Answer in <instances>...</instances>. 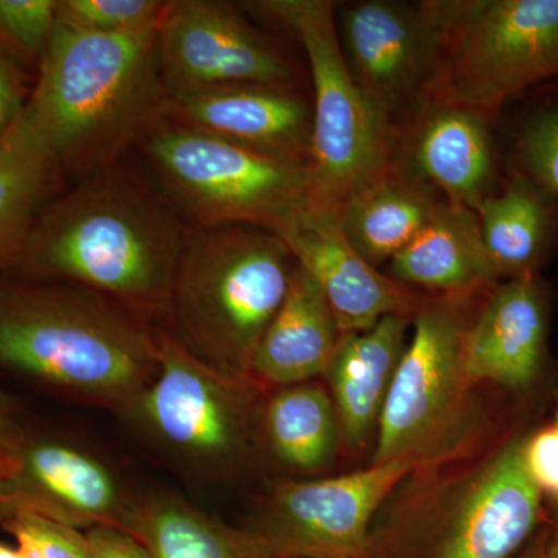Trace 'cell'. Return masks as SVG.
I'll return each mask as SVG.
<instances>
[{
	"label": "cell",
	"mask_w": 558,
	"mask_h": 558,
	"mask_svg": "<svg viewBox=\"0 0 558 558\" xmlns=\"http://www.w3.org/2000/svg\"><path fill=\"white\" fill-rule=\"evenodd\" d=\"M159 24L119 35L54 25L31 105L62 174L84 179L116 167L170 116Z\"/></svg>",
	"instance_id": "1"
},
{
	"label": "cell",
	"mask_w": 558,
	"mask_h": 558,
	"mask_svg": "<svg viewBox=\"0 0 558 558\" xmlns=\"http://www.w3.org/2000/svg\"><path fill=\"white\" fill-rule=\"evenodd\" d=\"M185 233L171 207L116 165L44 208L17 266L159 311L170 307Z\"/></svg>",
	"instance_id": "2"
},
{
	"label": "cell",
	"mask_w": 558,
	"mask_h": 558,
	"mask_svg": "<svg viewBox=\"0 0 558 558\" xmlns=\"http://www.w3.org/2000/svg\"><path fill=\"white\" fill-rule=\"evenodd\" d=\"M295 267L284 241L258 227L186 231L170 301L182 347L222 373L250 371Z\"/></svg>",
	"instance_id": "3"
},
{
	"label": "cell",
	"mask_w": 558,
	"mask_h": 558,
	"mask_svg": "<svg viewBox=\"0 0 558 558\" xmlns=\"http://www.w3.org/2000/svg\"><path fill=\"white\" fill-rule=\"evenodd\" d=\"M0 362L84 395L126 399L157 371L156 339L87 293L0 290Z\"/></svg>",
	"instance_id": "4"
},
{
	"label": "cell",
	"mask_w": 558,
	"mask_h": 558,
	"mask_svg": "<svg viewBox=\"0 0 558 558\" xmlns=\"http://www.w3.org/2000/svg\"><path fill=\"white\" fill-rule=\"evenodd\" d=\"M140 146L193 229L248 226L279 236L315 204L310 163L205 134L170 117Z\"/></svg>",
	"instance_id": "5"
},
{
	"label": "cell",
	"mask_w": 558,
	"mask_h": 558,
	"mask_svg": "<svg viewBox=\"0 0 558 558\" xmlns=\"http://www.w3.org/2000/svg\"><path fill=\"white\" fill-rule=\"evenodd\" d=\"M438 57L424 101L497 113L558 78V0H427Z\"/></svg>",
	"instance_id": "6"
},
{
	"label": "cell",
	"mask_w": 558,
	"mask_h": 558,
	"mask_svg": "<svg viewBox=\"0 0 558 558\" xmlns=\"http://www.w3.org/2000/svg\"><path fill=\"white\" fill-rule=\"evenodd\" d=\"M295 35L310 62L314 202L339 213L344 202L395 167L396 135L352 78L330 0L252 3Z\"/></svg>",
	"instance_id": "7"
},
{
	"label": "cell",
	"mask_w": 558,
	"mask_h": 558,
	"mask_svg": "<svg viewBox=\"0 0 558 558\" xmlns=\"http://www.w3.org/2000/svg\"><path fill=\"white\" fill-rule=\"evenodd\" d=\"M495 288V286H494ZM488 292V290H486ZM472 293L427 296L385 399L373 464L414 458L450 424L469 387L464 347Z\"/></svg>",
	"instance_id": "8"
},
{
	"label": "cell",
	"mask_w": 558,
	"mask_h": 558,
	"mask_svg": "<svg viewBox=\"0 0 558 558\" xmlns=\"http://www.w3.org/2000/svg\"><path fill=\"white\" fill-rule=\"evenodd\" d=\"M161 78L170 101L219 87L288 86L293 68L281 49L233 7L172 0L159 24Z\"/></svg>",
	"instance_id": "9"
},
{
	"label": "cell",
	"mask_w": 558,
	"mask_h": 558,
	"mask_svg": "<svg viewBox=\"0 0 558 558\" xmlns=\"http://www.w3.org/2000/svg\"><path fill=\"white\" fill-rule=\"evenodd\" d=\"M337 31L352 78L396 135L424 101L438 57V31L427 0L339 3Z\"/></svg>",
	"instance_id": "10"
},
{
	"label": "cell",
	"mask_w": 558,
	"mask_h": 558,
	"mask_svg": "<svg viewBox=\"0 0 558 558\" xmlns=\"http://www.w3.org/2000/svg\"><path fill=\"white\" fill-rule=\"evenodd\" d=\"M416 464L399 458L336 478L282 484L259 535L277 556L371 558L373 517Z\"/></svg>",
	"instance_id": "11"
},
{
	"label": "cell",
	"mask_w": 558,
	"mask_h": 558,
	"mask_svg": "<svg viewBox=\"0 0 558 558\" xmlns=\"http://www.w3.org/2000/svg\"><path fill=\"white\" fill-rule=\"evenodd\" d=\"M157 377L142 392V409L171 446L194 457L218 459L236 449L242 409L226 373L160 333Z\"/></svg>",
	"instance_id": "12"
},
{
	"label": "cell",
	"mask_w": 558,
	"mask_h": 558,
	"mask_svg": "<svg viewBox=\"0 0 558 558\" xmlns=\"http://www.w3.org/2000/svg\"><path fill=\"white\" fill-rule=\"evenodd\" d=\"M279 238L317 281L341 333L368 329L388 315L413 318L427 301L363 258L349 244L333 209L312 205Z\"/></svg>",
	"instance_id": "13"
},
{
	"label": "cell",
	"mask_w": 558,
	"mask_h": 558,
	"mask_svg": "<svg viewBox=\"0 0 558 558\" xmlns=\"http://www.w3.org/2000/svg\"><path fill=\"white\" fill-rule=\"evenodd\" d=\"M486 120L459 106L422 101L396 130V165L442 199L475 211L494 193V143Z\"/></svg>",
	"instance_id": "14"
},
{
	"label": "cell",
	"mask_w": 558,
	"mask_h": 558,
	"mask_svg": "<svg viewBox=\"0 0 558 558\" xmlns=\"http://www.w3.org/2000/svg\"><path fill=\"white\" fill-rule=\"evenodd\" d=\"M538 487L529 476L523 440L509 444L470 484L429 558H510L537 526Z\"/></svg>",
	"instance_id": "15"
},
{
	"label": "cell",
	"mask_w": 558,
	"mask_h": 558,
	"mask_svg": "<svg viewBox=\"0 0 558 558\" xmlns=\"http://www.w3.org/2000/svg\"><path fill=\"white\" fill-rule=\"evenodd\" d=\"M548 303L537 275L508 279L488 292L464 347L469 384L523 391L537 381L546 355Z\"/></svg>",
	"instance_id": "16"
},
{
	"label": "cell",
	"mask_w": 558,
	"mask_h": 558,
	"mask_svg": "<svg viewBox=\"0 0 558 558\" xmlns=\"http://www.w3.org/2000/svg\"><path fill=\"white\" fill-rule=\"evenodd\" d=\"M171 120L238 145L310 163L312 105L288 86L219 87L174 98Z\"/></svg>",
	"instance_id": "17"
},
{
	"label": "cell",
	"mask_w": 558,
	"mask_h": 558,
	"mask_svg": "<svg viewBox=\"0 0 558 558\" xmlns=\"http://www.w3.org/2000/svg\"><path fill=\"white\" fill-rule=\"evenodd\" d=\"M20 469L0 486V501L28 509L72 527L113 524L119 515L116 481L100 462L61 444L24 447Z\"/></svg>",
	"instance_id": "18"
},
{
	"label": "cell",
	"mask_w": 558,
	"mask_h": 558,
	"mask_svg": "<svg viewBox=\"0 0 558 558\" xmlns=\"http://www.w3.org/2000/svg\"><path fill=\"white\" fill-rule=\"evenodd\" d=\"M410 317L388 315L365 330L343 333L326 376L349 449L365 447L377 429L392 377L407 348Z\"/></svg>",
	"instance_id": "19"
},
{
	"label": "cell",
	"mask_w": 558,
	"mask_h": 558,
	"mask_svg": "<svg viewBox=\"0 0 558 558\" xmlns=\"http://www.w3.org/2000/svg\"><path fill=\"white\" fill-rule=\"evenodd\" d=\"M341 336L325 293L296 264L288 296L264 332L250 371L275 385L306 384L326 374Z\"/></svg>",
	"instance_id": "20"
},
{
	"label": "cell",
	"mask_w": 558,
	"mask_h": 558,
	"mask_svg": "<svg viewBox=\"0 0 558 558\" xmlns=\"http://www.w3.org/2000/svg\"><path fill=\"white\" fill-rule=\"evenodd\" d=\"M388 275L435 293L486 292L498 284L476 213L444 201L425 229L388 263Z\"/></svg>",
	"instance_id": "21"
},
{
	"label": "cell",
	"mask_w": 558,
	"mask_h": 558,
	"mask_svg": "<svg viewBox=\"0 0 558 558\" xmlns=\"http://www.w3.org/2000/svg\"><path fill=\"white\" fill-rule=\"evenodd\" d=\"M60 163L28 100L0 140V270L20 260L33 227L53 201Z\"/></svg>",
	"instance_id": "22"
},
{
	"label": "cell",
	"mask_w": 558,
	"mask_h": 558,
	"mask_svg": "<svg viewBox=\"0 0 558 558\" xmlns=\"http://www.w3.org/2000/svg\"><path fill=\"white\" fill-rule=\"evenodd\" d=\"M446 199L396 165L339 209L341 230L373 266L389 263L436 215Z\"/></svg>",
	"instance_id": "23"
},
{
	"label": "cell",
	"mask_w": 558,
	"mask_h": 558,
	"mask_svg": "<svg viewBox=\"0 0 558 558\" xmlns=\"http://www.w3.org/2000/svg\"><path fill=\"white\" fill-rule=\"evenodd\" d=\"M553 199L520 172L475 208L484 248L498 281L537 275L556 238Z\"/></svg>",
	"instance_id": "24"
},
{
	"label": "cell",
	"mask_w": 558,
	"mask_h": 558,
	"mask_svg": "<svg viewBox=\"0 0 558 558\" xmlns=\"http://www.w3.org/2000/svg\"><path fill=\"white\" fill-rule=\"evenodd\" d=\"M153 558H270L259 534L236 531L174 501H157L126 523Z\"/></svg>",
	"instance_id": "25"
},
{
	"label": "cell",
	"mask_w": 558,
	"mask_h": 558,
	"mask_svg": "<svg viewBox=\"0 0 558 558\" xmlns=\"http://www.w3.org/2000/svg\"><path fill=\"white\" fill-rule=\"evenodd\" d=\"M266 427L275 454L301 472L329 465L341 438L332 398L312 384L290 385L274 396Z\"/></svg>",
	"instance_id": "26"
},
{
	"label": "cell",
	"mask_w": 558,
	"mask_h": 558,
	"mask_svg": "<svg viewBox=\"0 0 558 558\" xmlns=\"http://www.w3.org/2000/svg\"><path fill=\"white\" fill-rule=\"evenodd\" d=\"M60 0H0V53L36 81L54 25Z\"/></svg>",
	"instance_id": "27"
},
{
	"label": "cell",
	"mask_w": 558,
	"mask_h": 558,
	"mask_svg": "<svg viewBox=\"0 0 558 558\" xmlns=\"http://www.w3.org/2000/svg\"><path fill=\"white\" fill-rule=\"evenodd\" d=\"M167 3L161 0H60L57 22L76 32L119 35L160 21Z\"/></svg>",
	"instance_id": "28"
},
{
	"label": "cell",
	"mask_w": 558,
	"mask_h": 558,
	"mask_svg": "<svg viewBox=\"0 0 558 558\" xmlns=\"http://www.w3.org/2000/svg\"><path fill=\"white\" fill-rule=\"evenodd\" d=\"M5 526L25 558H90L86 535L43 513L11 510Z\"/></svg>",
	"instance_id": "29"
},
{
	"label": "cell",
	"mask_w": 558,
	"mask_h": 558,
	"mask_svg": "<svg viewBox=\"0 0 558 558\" xmlns=\"http://www.w3.org/2000/svg\"><path fill=\"white\" fill-rule=\"evenodd\" d=\"M519 157L523 174L558 197V110L538 113L524 124Z\"/></svg>",
	"instance_id": "30"
},
{
	"label": "cell",
	"mask_w": 558,
	"mask_h": 558,
	"mask_svg": "<svg viewBox=\"0 0 558 558\" xmlns=\"http://www.w3.org/2000/svg\"><path fill=\"white\" fill-rule=\"evenodd\" d=\"M523 459L539 494L558 502V424L523 439Z\"/></svg>",
	"instance_id": "31"
},
{
	"label": "cell",
	"mask_w": 558,
	"mask_h": 558,
	"mask_svg": "<svg viewBox=\"0 0 558 558\" xmlns=\"http://www.w3.org/2000/svg\"><path fill=\"white\" fill-rule=\"evenodd\" d=\"M32 83L35 80L28 73L0 53V140L5 137L31 100Z\"/></svg>",
	"instance_id": "32"
},
{
	"label": "cell",
	"mask_w": 558,
	"mask_h": 558,
	"mask_svg": "<svg viewBox=\"0 0 558 558\" xmlns=\"http://www.w3.org/2000/svg\"><path fill=\"white\" fill-rule=\"evenodd\" d=\"M90 558H153L149 550L128 529L98 524L86 534Z\"/></svg>",
	"instance_id": "33"
},
{
	"label": "cell",
	"mask_w": 558,
	"mask_h": 558,
	"mask_svg": "<svg viewBox=\"0 0 558 558\" xmlns=\"http://www.w3.org/2000/svg\"><path fill=\"white\" fill-rule=\"evenodd\" d=\"M24 447L20 428L11 417L9 400L0 395V457L17 458Z\"/></svg>",
	"instance_id": "34"
},
{
	"label": "cell",
	"mask_w": 558,
	"mask_h": 558,
	"mask_svg": "<svg viewBox=\"0 0 558 558\" xmlns=\"http://www.w3.org/2000/svg\"><path fill=\"white\" fill-rule=\"evenodd\" d=\"M20 469V459L11 457H0V486L7 483Z\"/></svg>",
	"instance_id": "35"
},
{
	"label": "cell",
	"mask_w": 558,
	"mask_h": 558,
	"mask_svg": "<svg viewBox=\"0 0 558 558\" xmlns=\"http://www.w3.org/2000/svg\"><path fill=\"white\" fill-rule=\"evenodd\" d=\"M543 558H558V529L553 537H549L545 542V553Z\"/></svg>",
	"instance_id": "36"
},
{
	"label": "cell",
	"mask_w": 558,
	"mask_h": 558,
	"mask_svg": "<svg viewBox=\"0 0 558 558\" xmlns=\"http://www.w3.org/2000/svg\"><path fill=\"white\" fill-rule=\"evenodd\" d=\"M545 542L546 539H539V542L535 543L532 548H529L521 558H543V553H545Z\"/></svg>",
	"instance_id": "37"
},
{
	"label": "cell",
	"mask_w": 558,
	"mask_h": 558,
	"mask_svg": "<svg viewBox=\"0 0 558 558\" xmlns=\"http://www.w3.org/2000/svg\"><path fill=\"white\" fill-rule=\"evenodd\" d=\"M0 558H25L22 556L20 549L7 548V546L0 545Z\"/></svg>",
	"instance_id": "38"
},
{
	"label": "cell",
	"mask_w": 558,
	"mask_h": 558,
	"mask_svg": "<svg viewBox=\"0 0 558 558\" xmlns=\"http://www.w3.org/2000/svg\"><path fill=\"white\" fill-rule=\"evenodd\" d=\"M270 558H303V557L274 556Z\"/></svg>",
	"instance_id": "39"
},
{
	"label": "cell",
	"mask_w": 558,
	"mask_h": 558,
	"mask_svg": "<svg viewBox=\"0 0 558 558\" xmlns=\"http://www.w3.org/2000/svg\"><path fill=\"white\" fill-rule=\"evenodd\" d=\"M556 422H557V424H558V413H557V418H556Z\"/></svg>",
	"instance_id": "40"
}]
</instances>
